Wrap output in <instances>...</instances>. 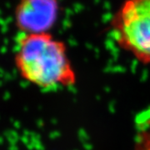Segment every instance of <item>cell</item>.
Here are the masks:
<instances>
[{
	"instance_id": "3",
	"label": "cell",
	"mask_w": 150,
	"mask_h": 150,
	"mask_svg": "<svg viewBox=\"0 0 150 150\" xmlns=\"http://www.w3.org/2000/svg\"><path fill=\"white\" fill-rule=\"evenodd\" d=\"M59 13V0H18L14 20L22 33H49L58 21Z\"/></svg>"
},
{
	"instance_id": "2",
	"label": "cell",
	"mask_w": 150,
	"mask_h": 150,
	"mask_svg": "<svg viewBox=\"0 0 150 150\" xmlns=\"http://www.w3.org/2000/svg\"><path fill=\"white\" fill-rule=\"evenodd\" d=\"M110 30L119 48L150 65V0H124L110 20Z\"/></svg>"
},
{
	"instance_id": "1",
	"label": "cell",
	"mask_w": 150,
	"mask_h": 150,
	"mask_svg": "<svg viewBox=\"0 0 150 150\" xmlns=\"http://www.w3.org/2000/svg\"><path fill=\"white\" fill-rule=\"evenodd\" d=\"M14 64L23 79L42 90L71 88L77 82L66 43L50 33H22Z\"/></svg>"
}]
</instances>
